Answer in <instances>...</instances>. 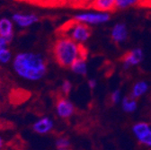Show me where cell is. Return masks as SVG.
I'll list each match as a JSON object with an SVG mask.
<instances>
[{"label": "cell", "mask_w": 151, "mask_h": 150, "mask_svg": "<svg viewBox=\"0 0 151 150\" xmlns=\"http://www.w3.org/2000/svg\"><path fill=\"white\" fill-rule=\"evenodd\" d=\"M12 67L17 77L29 82L42 80L48 72L45 56L34 51L16 53L12 60Z\"/></svg>", "instance_id": "obj_1"}, {"label": "cell", "mask_w": 151, "mask_h": 150, "mask_svg": "<svg viewBox=\"0 0 151 150\" xmlns=\"http://www.w3.org/2000/svg\"><path fill=\"white\" fill-rule=\"evenodd\" d=\"M51 54L58 65L70 67L78 58L87 59L88 52L84 45L74 42L66 35L60 34L52 43Z\"/></svg>", "instance_id": "obj_2"}, {"label": "cell", "mask_w": 151, "mask_h": 150, "mask_svg": "<svg viewBox=\"0 0 151 150\" xmlns=\"http://www.w3.org/2000/svg\"><path fill=\"white\" fill-rule=\"evenodd\" d=\"M60 34L66 35L74 42L84 45L92 36L91 27L76 21H71L64 24L60 30Z\"/></svg>", "instance_id": "obj_3"}, {"label": "cell", "mask_w": 151, "mask_h": 150, "mask_svg": "<svg viewBox=\"0 0 151 150\" xmlns=\"http://www.w3.org/2000/svg\"><path fill=\"white\" fill-rule=\"evenodd\" d=\"M111 13L93 10L77 13L73 16V20L85 24L88 26H93L108 23L111 20Z\"/></svg>", "instance_id": "obj_4"}, {"label": "cell", "mask_w": 151, "mask_h": 150, "mask_svg": "<svg viewBox=\"0 0 151 150\" xmlns=\"http://www.w3.org/2000/svg\"><path fill=\"white\" fill-rule=\"evenodd\" d=\"M11 19L14 25L21 29H27L36 24L40 21V16L35 13L15 12L12 14Z\"/></svg>", "instance_id": "obj_5"}, {"label": "cell", "mask_w": 151, "mask_h": 150, "mask_svg": "<svg viewBox=\"0 0 151 150\" xmlns=\"http://www.w3.org/2000/svg\"><path fill=\"white\" fill-rule=\"evenodd\" d=\"M132 133L141 145L151 147V126L148 123L145 121L135 123L132 126Z\"/></svg>", "instance_id": "obj_6"}, {"label": "cell", "mask_w": 151, "mask_h": 150, "mask_svg": "<svg viewBox=\"0 0 151 150\" xmlns=\"http://www.w3.org/2000/svg\"><path fill=\"white\" fill-rule=\"evenodd\" d=\"M75 105L67 97L61 96L56 102L55 111L56 114L62 120H67L71 118L75 113Z\"/></svg>", "instance_id": "obj_7"}, {"label": "cell", "mask_w": 151, "mask_h": 150, "mask_svg": "<svg viewBox=\"0 0 151 150\" xmlns=\"http://www.w3.org/2000/svg\"><path fill=\"white\" fill-rule=\"evenodd\" d=\"M144 59V52L141 48H134L128 51L122 57V67L128 70L139 66Z\"/></svg>", "instance_id": "obj_8"}, {"label": "cell", "mask_w": 151, "mask_h": 150, "mask_svg": "<svg viewBox=\"0 0 151 150\" xmlns=\"http://www.w3.org/2000/svg\"><path fill=\"white\" fill-rule=\"evenodd\" d=\"M110 36L111 41L116 44L125 42L129 38V30L126 24L124 23L115 24L111 30Z\"/></svg>", "instance_id": "obj_9"}, {"label": "cell", "mask_w": 151, "mask_h": 150, "mask_svg": "<svg viewBox=\"0 0 151 150\" xmlns=\"http://www.w3.org/2000/svg\"><path fill=\"white\" fill-rule=\"evenodd\" d=\"M54 128V121L47 116L38 119L32 124V130L39 135H46Z\"/></svg>", "instance_id": "obj_10"}, {"label": "cell", "mask_w": 151, "mask_h": 150, "mask_svg": "<svg viewBox=\"0 0 151 150\" xmlns=\"http://www.w3.org/2000/svg\"><path fill=\"white\" fill-rule=\"evenodd\" d=\"M0 36L6 38L9 42L13 41L14 36V24L11 18H0Z\"/></svg>", "instance_id": "obj_11"}, {"label": "cell", "mask_w": 151, "mask_h": 150, "mask_svg": "<svg viewBox=\"0 0 151 150\" xmlns=\"http://www.w3.org/2000/svg\"><path fill=\"white\" fill-rule=\"evenodd\" d=\"M91 7L100 12L111 13L116 10L115 0H91Z\"/></svg>", "instance_id": "obj_12"}, {"label": "cell", "mask_w": 151, "mask_h": 150, "mask_svg": "<svg viewBox=\"0 0 151 150\" xmlns=\"http://www.w3.org/2000/svg\"><path fill=\"white\" fill-rule=\"evenodd\" d=\"M148 88H149V85L147 81L145 80L137 81L131 88L130 96L137 100L146 95L147 92L148 91Z\"/></svg>", "instance_id": "obj_13"}, {"label": "cell", "mask_w": 151, "mask_h": 150, "mask_svg": "<svg viewBox=\"0 0 151 150\" xmlns=\"http://www.w3.org/2000/svg\"><path fill=\"white\" fill-rule=\"evenodd\" d=\"M71 71L78 76H86L88 67H87V62L86 59L85 58H78L69 67Z\"/></svg>", "instance_id": "obj_14"}, {"label": "cell", "mask_w": 151, "mask_h": 150, "mask_svg": "<svg viewBox=\"0 0 151 150\" xmlns=\"http://www.w3.org/2000/svg\"><path fill=\"white\" fill-rule=\"evenodd\" d=\"M121 105L122 110L127 112V113H131L134 112L138 108V103L137 100L132 98L131 96H125L122 99Z\"/></svg>", "instance_id": "obj_15"}, {"label": "cell", "mask_w": 151, "mask_h": 150, "mask_svg": "<svg viewBox=\"0 0 151 150\" xmlns=\"http://www.w3.org/2000/svg\"><path fill=\"white\" fill-rule=\"evenodd\" d=\"M143 0H115V8L117 10H125L130 7L140 6Z\"/></svg>", "instance_id": "obj_16"}, {"label": "cell", "mask_w": 151, "mask_h": 150, "mask_svg": "<svg viewBox=\"0 0 151 150\" xmlns=\"http://www.w3.org/2000/svg\"><path fill=\"white\" fill-rule=\"evenodd\" d=\"M13 53L9 48H6L3 50H0V64L6 65L13 60Z\"/></svg>", "instance_id": "obj_17"}, {"label": "cell", "mask_w": 151, "mask_h": 150, "mask_svg": "<svg viewBox=\"0 0 151 150\" xmlns=\"http://www.w3.org/2000/svg\"><path fill=\"white\" fill-rule=\"evenodd\" d=\"M27 1L32 2L38 5L45 6H58L65 2V0H27Z\"/></svg>", "instance_id": "obj_18"}, {"label": "cell", "mask_w": 151, "mask_h": 150, "mask_svg": "<svg viewBox=\"0 0 151 150\" xmlns=\"http://www.w3.org/2000/svg\"><path fill=\"white\" fill-rule=\"evenodd\" d=\"M55 145H56L57 148H69L70 141L66 137H60V138H58L56 139Z\"/></svg>", "instance_id": "obj_19"}, {"label": "cell", "mask_w": 151, "mask_h": 150, "mask_svg": "<svg viewBox=\"0 0 151 150\" xmlns=\"http://www.w3.org/2000/svg\"><path fill=\"white\" fill-rule=\"evenodd\" d=\"M72 88H73V85L69 80H67V79L63 80L60 85V91L64 95H69V93L72 91Z\"/></svg>", "instance_id": "obj_20"}, {"label": "cell", "mask_w": 151, "mask_h": 150, "mask_svg": "<svg viewBox=\"0 0 151 150\" xmlns=\"http://www.w3.org/2000/svg\"><path fill=\"white\" fill-rule=\"evenodd\" d=\"M111 102L113 104H118L122 102V93L120 90L116 89L114 91H112V93H111V96H110Z\"/></svg>", "instance_id": "obj_21"}, {"label": "cell", "mask_w": 151, "mask_h": 150, "mask_svg": "<svg viewBox=\"0 0 151 150\" xmlns=\"http://www.w3.org/2000/svg\"><path fill=\"white\" fill-rule=\"evenodd\" d=\"M9 43L10 42L6 38L0 36V50H3V49H6V48H9Z\"/></svg>", "instance_id": "obj_22"}, {"label": "cell", "mask_w": 151, "mask_h": 150, "mask_svg": "<svg viewBox=\"0 0 151 150\" xmlns=\"http://www.w3.org/2000/svg\"><path fill=\"white\" fill-rule=\"evenodd\" d=\"M87 85H88V87L90 89L93 90V89H96V86H97V81H96V79H94V78H90L87 81Z\"/></svg>", "instance_id": "obj_23"}, {"label": "cell", "mask_w": 151, "mask_h": 150, "mask_svg": "<svg viewBox=\"0 0 151 150\" xmlns=\"http://www.w3.org/2000/svg\"><path fill=\"white\" fill-rule=\"evenodd\" d=\"M140 6H145V7L151 8V0H143Z\"/></svg>", "instance_id": "obj_24"}, {"label": "cell", "mask_w": 151, "mask_h": 150, "mask_svg": "<svg viewBox=\"0 0 151 150\" xmlns=\"http://www.w3.org/2000/svg\"><path fill=\"white\" fill-rule=\"evenodd\" d=\"M4 145H5L4 139H3V138H2L1 136H0V150H2V149H3Z\"/></svg>", "instance_id": "obj_25"}, {"label": "cell", "mask_w": 151, "mask_h": 150, "mask_svg": "<svg viewBox=\"0 0 151 150\" xmlns=\"http://www.w3.org/2000/svg\"><path fill=\"white\" fill-rule=\"evenodd\" d=\"M57 150H70L69 148H57Z\"/></svg>", "instance_id": "obj_26"}]
</instances>
